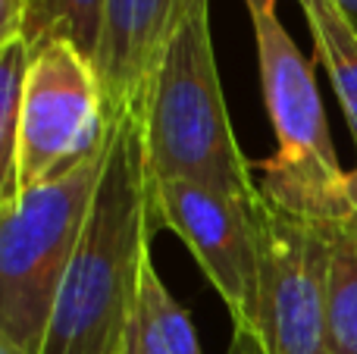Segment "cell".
<instances>
[{
  "label": "cell",
  "instance_id": "1",
  "mask_svg": "<svg viewBox=\"0 0 357 354\" xmlns=\"http://www.w3.org/2000/svg\"><path fill=\"white\" fill-rule=\"evenodd\" d=\"M163 229L142 119H110V151L85 232L50 314L41 354H129L151 242Z\"/></svg>",
  "mask_w": 357,
  "mask_h": 354
},
{
  "label": "cell",
  "instance_id": "2",
  "mask_svg": "<svg viewBox=\"0 0 357 354\" xmlns=\"http://www.w3.org/2000/svg\"><path fill=\"white\" fill-rule=\"evenodd\" d=\"M135 113L148 169L157 182H195L235 198L260 192L222 98L210 38V0H191Z\"/></svg>",
  "mask_w": 357,
  "mask_h": 354
},
{
  "label": "cell",
  "instance_id": "3",
  "mask_svg": "<svg viewBox=\"0 0 357 354\" xmlns=\"http://www.w3.org/2000/svg\"><path fill=\"white\" fill-rule=\"evenodd\" d=\"M245 6L257 44L266 116L276 132V151L264 163L260 194L295 217L345 226L351 220L348 173L335 157L314 66L285 31L276 0H245Z\"/></svg>",
  "mask_w": 357,
  "mask_h": 354
},
{
  "label": "cell",
  "instance_id": "4",
  "mask_svg": "<svg viewBox=\"0 0 357 354\" xmlns=\"http://www.w3.org/2000/svg\"><path fill=\"white\" fill-rule=\"evenodd\" d=\"M110 151V125L91 154L0 204V339L41 354L56 292L85 232Z\"/></svg>",
  "mask_w": 357,
  "mask_h": 354
},
{
  "label": "cell",
  "instance_id": "5",
  "mask_svg": "<svg viewBox=\"0 0 357 354\" xmlns=\"http://www.w3.org/2000/svg\"><path fill=\"white\" fill-rule=\"evenodd\" d=\"M257 288L248 330L266 354H326V286L333 226L254 198Z\"/></svg>",
  "mask_w": 357,
  "mask_h": 354
},
{
  "label": "cell",
  "instance_id": "6",
  "mask_svg": "<svg viewBox=\"0 0 357 354\" xmlns=\"http://www.w3.org/2000/svg\"><path fill=\"white\" fill-rule=\"evenodd\" d=\"M107 125L91 56L66 41L31 47L16 144L19 192L73 169L104 141Z\"/></svg>",
  "mask_w": 357,
  "mask_h": 354
},
{
  "label": "cell",
  "instance_id": "7",
  "mask_svg": "<svg viewBox=\"0 0 357 354\" xmlns=\"http://www.w3.org/2000/svg\"><path fill=\"white\" fill-rule=\"evenodd\" d=\"M163 229L176 232L222 298L235 330H248L257 288V220L254 198L204 188L195 182H157Z\"/></svg>",
  "mask_w": 357,
  "mask_h": 354
},
{
  "label": "cell",
  "instance_id": "8",
  "mask_svg": "<svg viewBox=\"0 0 357 354\" xmlns=\"http://www.w3.org/2000/svg\"><path fill=\"white\" fill-rule=\"evenodd\" d=\"M191 0H104L91 63L104 91L107 119L142 104V94Z\"/></svg>",
  "mask_w": 357,
  "mask_h": 354
},
{
  "label": "cell",
  "instance_id": "9",
  "mask_svg": "<svg viewBox=\"0 0 357 354\" xmlns=\"http://www.w3.org/2000/svg\"><path fill=\"white\" fill-rule=\"evenodd\" d=\"M357 148V25L339 0H298Z\"/></svg>",
  "mask_w": 357,
  "mask_h": 354
},
{
  "label": "cell",
  "instance_id": "10",
  "mask_svg": "<svg viewBox=\"0 0 357 354\" xmlns=\"http://www.w3.org/2000/svg\"><path fill=\"white\" fill-rule=\"evenodd\" d=\"M129 354H204L191 317L173 298L154 261L144 270L138 311L129 336Z\"/></svg>",
  "mask_w": 357,
  "mask_h": 354
},
{
  "label": "cell",
  "instance_id": "11",
  "mask_svg": "<svg viewBox=\"0 0 357 354\" xmlns=\"http://www.w3.org/2000/svg\"><path fill=\"white\" fill-rule=\"evenodd\" d=\"M326 354H357V232L333 226L326 286Z\"/></svg>",
  "mask_w": 357,
  "mask_h": 354
},
{
  "label": "cell",
  "instance_id": "12",
  "mask_svg": "<svg viewBox=\"0 0 357 354\" xmlns=\"http://www.w3.org/2000/svg\"><path fill=\"white\" fill-rule=\"evenodd\" d=\"M100 16H104V0H25L22 38L31 47L66 41L85 56H94Z\"/></svg>",
  "mask_w": 357,
  "mask_h": 354
},
{
  "label": "cell",
  "instance_id": "13",
  "mask_svg": "<svg viewBox=\"0 0 357 354\" xmlns=\"http://www.w3.org/2000/svg\"><path fill=\"white\" fill-rule=\"evenodd\" d=\"M31 63V44L25 38L0 44V204L19 198L16 144L22 116V88Z\"/></svg>",
  "mask_w": 357,
  "mask_h": 354
},
{
  "label": "cell",
  "instance_id": "14",
  "mask_svg": "<svg viewBox=\"0 0 357 354\" xmlns=\"http://www.w3.org/2000/svg\"><path fill=\"white\" fill-rule=\"evenodd\" d=\"M25 0H0V44L22 38Z\"/></svg>",
  "mask_w": 357,
  "mask_h": 354
},
{
  "label": "cell",
  "instance_id": "15",
  "mask_svg": "<svg viewBox=\"0 0 357 354\" xmlns=\"http://www.w3.org/2000/svg\"><path fill=\"white\" fill-rule=\"evenodd\" d=\"M226 354H266L260 339L254 336L251 330H235L232 332V342H229V351Z\"/></svg>",
  "mask_w": 357,
  "mask_h": 354
},
{
  "label": "cell",
  "instance_id": "16",
  "mask_svg": "<svg viewBox=\"0 0 357 354\" xmlns=\"http://www.w3.org/2000/svg\"><path fill=\"white\" fill-rule=\"evenodd\" d=\"M348 207H351V220H348V226L357 232V167L348 173Z\"/></svg>",
  "mask_w": 357,
  "mask_h": 354
},
{
  "label": "cell",
  "instance_id": "17",
  "mask_svg": "<svg viewBox=\"0 0 357 354\" xmlns=\"http://www.w3.org/2000/svg\"><path fill=\"white\" fill-rule=\"evenodd\" d=\"M339 3H342V10H345L348 16L354 19V25H357V0H339Z\"/></svg>",
  "mask_w": 357,
  "mask_h": 354
},
{
  "label": "cell",
  "instance_id": "18",
  "mask_svg": "<svg viewBox=\"0 0 357 354\" xmlns=\"http://www.w3.org/2000/svg\"><path fill=\"white\" fill-rule=\"evenodd\" d=\"M0 354H25V351L16 348L13 342H6V339H0Z\"/></svg>",
  "mask_w": 357,
  "mask_h": 354
}]
</instances>
